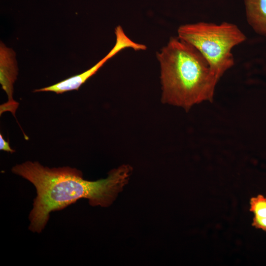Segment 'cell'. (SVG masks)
<instances>
[{
    "label": "cell",
    "mask_w": 266,
    "mask_h": 266,
    "mask_svg": "<svg viewBox=\"0 0 266 266\" xmlns=\"http://www.w3.org/2000/svg\"><path fill=\"white\" fill-rule=\"evenodd\" d=\"M11 171L36 189L29 229L40 233L52 211L64 209L80 199H87L93 206H109L128 183L133 168L123 165L111 170L106 178L95 181L84 179L82 172L75 168H49L38 162H25L14 166Z\"/></svg>",
    "instance_id": "6da1fadb"
},
{
    "label": "cell",
    "mask_w": 266,
    "mask_h": 266,
    "mask_svg": "<svg viewBox=\"0 0 266 266\" xmlns=\"http://www.w3.org/2000/svg\"><path fill=\"white\" fill-rule=\"evenodd\" d=\"M160 66L161 101L188 111L213 100L219 79L203 55L178 36L171 37L157 53Z\"/></svg>",
    "instance_id": "7a4b0ae2"
},
{
    "label": "cell",
    "mask_w": 266,
    "mask_h": 266,
    "mask_svg": "<svg viewBox=\"0 0 266 266\" xmlns=\"http://www.w3.org/2000/svg\"><path fill=\"white\" fill-rule=\"evenodd\" d=\"M177 34L203 55L219 79L234 64L233 48L246 39L237 25L226 22L182 25L178 28Z\"/></svg>",
    "instance_id": "3957f363"
},
{
    "label": "cell",
    "mask_w": 266,
    "mask_h": 266,
    "mask_svg": "<svg viewBox=\"0 0 266 266\" xmlns=\"http://www.w3.org/2000/svg\"><path fill=\"white\" fill-rule=\"evenodd\" d=\"M18 70L14 51L0 42V83L8 98V102L0 105V115L9 111L15 117V112L19 103L13 100L12 96L13 84L17 78Z\"/></svg>",
    "instance_id": "277c9868"
},
{
    "label": "cell",
    "mask_w": 266,
    "mask_h": 266,
    "mask_svg": "<svg viewBox=\"0 0 266 266\" xmlns=\"http://www.w3.org/2000/svg\"><path fill=\"white\" fill-rule=\"evenodd\" d=\"M116 54H117L116 50L112 48L104 57L93 67L84 72L70 77L54 85L36 89L33 92H53L59 94H63L67 91L78 90L81 85L85 83L90 77L95 74L108 60L110 59Z\"/></svg>",
    "instance_id": "5b68a950"
},
{
    "label": "cell",
    "mask_w": 266,
    "mask_h": 266,
    "mask_svg": "<svg viewBox=\"0 0 266 266\" xmlns=\"http://www.w3.org/2000/svg\"><path fill=\"white\" fill-rule=\"evenodd\" d=\"M247 22L257 34L266 37V0H244Z\"/></svg>",
    "instance_id": "8992f818"
},
{
    "label": "cell",
    "mask_w": 266,
    "mask_h": 266,
    "mask_svg": "<svg viewBox=\"0 0 266 266\" xmlns=\"http://www.w3.org/2000/svg\"><path fill=\"white\" fill-rule=\"evenodd\" d=\"M249 210L254 214L252 226L266 232V197L258 195L251 198Z\"/></svg>",
    "instance_id": "52a82bcc"
},
{
    "label": "cell",
    "mask_w": 266,
    "mask_h": 266,
    "mask_svg": "<svg viewBox=\"0 0 266 266\" xmlns=\"http://www.w3.org/2000/svg\"><path fill=\"white\" fill-rule=\"evenodd\" d=\"M0 150L11 153H13L15 152V150H13L10 147L9 141H6L4 140L1 134H0Z\"/></svg>",
    "instance_id": "ba28073f"
}]
</instances>
